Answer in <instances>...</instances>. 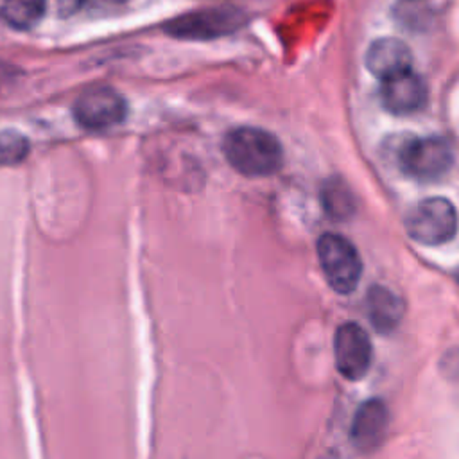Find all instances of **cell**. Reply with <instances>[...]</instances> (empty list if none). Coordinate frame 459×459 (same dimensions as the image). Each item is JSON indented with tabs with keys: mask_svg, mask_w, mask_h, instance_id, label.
<instances>
[{
	"mask_svg": "<svg viewBox=\"0 0 459 459\" xmlns=\"http://www.w3.org/2000/svg\"><path fill=\"white\" fill-rule=\"evenodd\" d=\"M222 151L230 165L249 178L274 174L281 165L278 138L258 127H237L224 138Z\"/></svg>",
	"mask_w": 459,
	"mask_h": 459,
	"instance_id": "cell-1",
	"label": "cell"
},
{
	"mask_svg": "<svg viewBox=\"0 0 459 459\" xmlns=\"http://www.w3.org/2000/svg\"><path fill=\"white\" fill-rule=\"evenodd\" d=\"M317 256L328 285L341 292H351L362 274V260L357 247L342 235L325 233L317 240Z\"/></svg>",
	"mask_w": 459,
	"mask_h": 459,
	"instance_id": "cell-2",
	"label": "cell"
},
{
	"mask_svg": "<svg viewBox=\"0 0 459 459\" xmlns=\"http://www.w3.org/2000/svg\"><path fill=\"white\" fill-rule=\"evenodd\" d=\"M459 226L454 204L445 197H429L407 215L405 228L412 240L425 246H439L455 237Z\"/></svg>",
	"mask_w": 459,
	"mask_h": 459,
	"instance_id": "cell-3",
	"label": "cell"
},
{
	"mask_svg": "<svg viewBox=\"0 0 459 459\" xmlns=\"http://www.w3.org/2000/svg\"><path fill=\"white\" fill-rule=\"evenodd\" d=\"M454 154L446 140L437 136L409 138L398 151V163L409 176L432 181L446 174L452 167Z\"/></svg>",
	"mask_w": 459,
	"mask_h": 459,
	"instance_id": "cell-4",
	"label": "cell"
},
{
	"mask_svg": "<svg viewBox=\"0 0 459 459\" xmlns=\"http://www.w3.org/2000/svg\"><path fill=\"white\" fill-rule=\"evenodd\" d=\"M127 115L124 97L109 86H93L84 90L75 104L74 117L77 124L90 131H104L120 124Z\"/></svg>",
	"mask_w": 459,
	"mask_h": 459,
	"instance_id": "cell-5",
	"label": "cell"
},
{
	"mask_svg": "<svg viewBox=\"0 0 459 459\" xmlns=\"http://www.w3.org/2000/svg\"><path fill=\"white\" fill-rule=\"evenodd\" d=\"M333 355L337 371L348 380L362 378L373 359L371 341L357 323H344L335 330Z\"/></svg>",
	"mask_w": 459,
	"mask_h": 459,
	"instance_id": "cell-6",
	"label": "cell"
},
{
	"mask_svg": "<svg viewBox=\"0 0 459 459\" xmlns=\"http://www.w3.org/2000/svg\"><path fill=\"white\" fill-rule=\"evenodd\" d=\"M382 104L394 115H411L423 108L427 88L411 68L382 79Z\"/></svg>",
	"mask_w": 459,
	"mask_h": 459,
	"instance_id": "cell-7",
	"label": "cell"
},
{
	"mask_svg": "<svg viewBox=\"0 0 459 459\" xmlns=\"http://www.w3.org/2000/svg\"><path fill=\"white\" fill-rule=\"evenodd\" d=\"M389 427V411L380 400L364 402L353 416L351 441L357 448L369 452L385 437Z\"/></svg>",
	"mask_w": 459,
	"mask_h": 459,
	"instance_id": "cell-8",
	"label": "cell"
},
{
	"mask_svg": "<svg viewBox=\"0 0 459 459\" xmlns=\"http://www.w3.org/2000/svg\"><path fill=\"white\" fill-rule=\"evenodd\" d=\"M366 66L373 75L385 79L411 68V52L403 41L382 38L368 48Z\"/></svg>",
	"mask_w": 459,
	"mask_h": 459,
	"instance_id": "cell-9",
	"label": "cell"
},
{
	"mask_svg": "<svg viewBox=\"0 0 459 459\" xmlns=\"http://www.w3.org/2000/svg\"><path fill=\"white\" fill-rule=\"evenodd\" d=\"M233 25L235 16H230L224 11H206L172 20L167 25V32L176 38H213L224 34Z\"/></svg>",
	"mask_w": 459,
	"mask_h": 459,
	"instance_id": "cell-10",
	"label": "cell"
},
{
	"mask_svg": "<svg viewBox=\"0 0 459 459\" xmlns=\"http://www.w3.org/2000/svg\"><path fill=\"white\" fill-rule=\"evenodd\" d=\"M368 314L378 332H389L400 323L403 303L393 290L375 285L368 294Z\"/></svg>",
	"mask_w": 459,
	"mask_h": 459,
	"instance_id": "cell-11",
	"label": "cell"
},
{
	"mask_svg": "<svg viewBox=\"0 0 459 459\" xmlns=\"http://www.w3.org/2000/svg\"><path fill=\"white\" fill-rule=\"evenodd\" d=\"M45 0H0V20L18 30L32 29L45 14Z\"/></svg>",
	"mask_w": 459,
	"mask_h": 459,
	"instance_id": "cell-12",
	"label": "cell"
},
{
	"mask_svg": "<svg viewBox=\"0 0 459 459\" xmlns=\"http://www.w3.org/2000/svg\"><path fill=\"white\" fill-rule=\"evenodd\" d=\"M29 152V140L14 131L4 129L0 131V167L20 163Z\"/></svg>",
	"mask_w": 459,
	"mask_h": 459,
	"instance_id": "cell-13",
	"label": "cell"
},
{
	"mask_svg": "<svg viewBox=\"0 0 459 459\" xmlns=\"http://www.w3.org/2000/svg\"><path fill=\"white\" fill-rule=\"evenodd\" d=\"M351 194L344 185H326L323 190V204L328 213H332L337 219H342L351 213Z\"/></svg>",
	"mask_w": 459,
	"mask_h": 459,
	"instance_id": "cell-14",
	"label": "cell"
},
{
	"mask_svg": "<svg viewBox=\"0 0 459 459\" xmlns=\"http://www.w3.org/2000/svg\"><path fill=\"white\" fill-rule=\"evenodd\" d=\"M126 0H81V5L86 4L90 7H113V5H120Z\"/></svg>",
	"mask_w": 459,
	"mask_h": 459,
	"instance_id": "cell-15",
	"label": "cell"
},
{
	"mask_svg": "<svg viewBox=\"0 0 459 459\" xmlns=\"http://www.w3.org/2000/svg\"><path fill=\"white\" fill-rule=\"evenodd\" d=\"M9 75H11L9 68H7L4 63H0V91H2V88L5 86V82H7Z\"/></svg>",
	"mask_w": 459,
	"mask_h": 459,
	"instance_id": "cell-16",
	"label": "cell"
},
{
	"mask_svg": "<svg viewBox=\"0 0 459 459\" xmlns=\"http://www.w3.org/2000/svg\"><path fill=\"white\" fill-rule=\"evenodd\" d=\"M455 280H457V283H459V267L455 269Z\"/></svg>",
	"mask_w": 459,
	"mask_h": 459,
	"instance_id": "cell-17",
	"label": "cell"
}]
</instances>
